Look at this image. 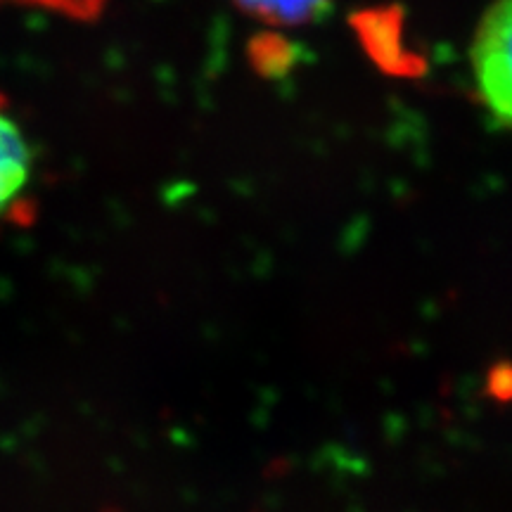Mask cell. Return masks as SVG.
<instances>
[{"instance_id": "1", "label": "cell", "mask_w": 512, "mask_h": 512, "mask_svg": "<svg viewBox=\"0 0 512 512\" xmlns=\"http://www.w3.org/2000/svg\"><path fill=\"white\" fill-rule=\"evenodd\" d=\"M510 0H496L482 17L472 43V72L479 100L498 126L510 124Z\"/></svg>"}, {"instance_id": "2", "label": "cell", "mask_w": 512, "mask_h": 512, "mask_svg": "<svg viewBox=\"0 0 512 512\" xmlns=\"http://www.w3.org/2000/svg\"><path fill=\"white\" fill-rule=\"evenodd\" d=\"M31 174H34V150L22 126L0 102V219L22 200L31 183Z\"/></svg>"}, {"instance_id": "3", "label": "cell", "mask_w": 512, "mask_h": 512, "mask_svg": "<svg viewBox=\"0 0 512 512\" xmlns=\"http://www.w3.org/2000/svg\"><path fill=\"white\" fill-rule=\"evenodd\" d=\"M256 8H264L268 12H278V15L290 17V15H302L311 8L316 0H249Z\"/></svg>"}]
</instances>
